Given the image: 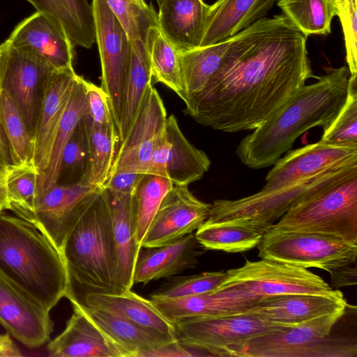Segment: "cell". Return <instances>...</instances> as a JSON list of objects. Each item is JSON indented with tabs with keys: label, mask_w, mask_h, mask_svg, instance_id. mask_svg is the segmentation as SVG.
Returning <instances> with one entry per match:
<instances>
[{
	"label": "cell",
	"mask_w": 357,
	"mask_h": 357,
	"mask_svg": "<svg viewBox=\"0 0 357 357\" xmlns=\"http://www.w3.org/2000/svg\"><path fill=\"white\" fill-rule=\"evenodd\" d=\"M307 38L284 15L230 37L224 63L185 113L224 132L255 129L313 77Z\"/></svg>",
	"instance_id": "1"
},
{
	"label": "cell",
	"mask_w": 357,
	"mask_h": 357,
	"mask_svg": "<svg viewBox=\"0 0 357 357\" xmlns=\"http://www.w3.org/2000/svg\"><path fill=\"white\" fill-rule=\"evenodd\" d=\"M350 76L347 66L329 69L314 83L301 86L236 149L243 164L252 169L273 165L309 129L327 128L342 107Z\"/></svg>",
	"instance_id": "2"
},
{
	"label": "cell",
	"mask_w": 357,
	"mask_h": 357,
	"mask_svg": "<svg viewBox=\"0 0 357 357\" xmlns=\"http://www.w3.org/2000/svg\"><path fill=\"white\" fill-rule=\"evenodd\" d=\"M0 275L50 310L71 288L61 252L32 223L2 209Z\"/></svg>",
	"instance_id": "3"
},
{
	"label": "cell",
	"mask_w": 357,
	"mask_h": 357,
	"mask_svg": "<svg viewBox=\"0 0 357 357\" xmlns=\"http://www.w3.org/2000/svg\"><path fill=\"white\" fill-rule=\"evenodd\" d=\"M61 253L71 283L91 291L117 293L112 220L102 188L92 196Z\"/></svg>",
	"instance_id": "4"
},
{
	"label": "cell",
	"mask_w": 357,
	"mask_h": 357,
	"mask_svg": "<svg viewBox=\"0 0 357 357\" xmlns=\"http://www.w3.org/2000/svg\"><path fill=\"white\" fill-rule=\"evenodd\" d=\"M354 173L357 158L277 189L234 200L217 199L205 222L241 225L264 234L291 208Z\"/></svg>",
	"instance_id": "5"
},
{
	"label": "cell",
	"mask_w": 357,
	"mask_h": 357,
	"mask_svg": "<svg viewBox=\"0 0 357 357\" xmlns=\"http://www.w3.org/2000/svg\"><path fill=\"white\" fill-rule=\"evenodd\" d=\"M272 228L320 234L357 245V173L293 207Z\"/></svg>",
	"instance_id": "6"
},
{
	"label": "cell",
	"mask_w": 357,
	"mask_h": 357,
	"mask_svg": "<svg viewBox=\"0 0 357 357\" xmlns=\"http://www.w3.org/2000/svg\"><path fill=\"white\" fill-rule=\"evenodd\" d=\"M346 311H339L296 326L271 331L249 340L234 354L238 357H353L356 344L329 340Z\"/></svg>",
	"instance_id": "7"
},
{
	"label": "cell",
	"mask_w": 357,
	"mask_h": 357,
	"mask_svg": "<svg viewBox=\"0 0 357 357\" xmlns=\"http://www.w3.org/2000/svg\"><path fill=\"white\" fill-rule=\"evenodd\" d=\"M261 259L317 268L329 273L355 263L357 245L320 234L288 231L271 228L257 245Z\"/></svg>",
	"instance_id": "8"
},
{
	"label": "cell",
	"mask_w": 357,
	"mask_h": 357,
	"mask_svg": "<svg viewBox=\"0 0 357 357\" xmlns=\"http://www.w3.org/2000/svg\"><path fill=\"white\" fill-rule=\"evenodd\" d=\"M240 289L264 298L294 294L343 296L305 268L265 259L246 260L242 266L226 271L225 279L215 289Z\"/></svg>",
	"instance_id": "9"
},
{
	"label": "cell",
	"mask_w": 357,
	"mask_h": 357,
	"mask_svg": "<svg viewBox=\"0 0 357 357\" xmlns=\"http://www.w3.org/2000/svg\"><path fill=\"white\" fill-rule=\"evenodd\" d=\"M178 341L213 356H234L251 339L286 328L250 312L183 319L174 323Z\"/></svg>",
	"instance_id": "10"
},
{
	"label": "cell",
	"mask_w": 357,
	"mask_h": 357,
	"mask_svg": "<svg viewBox=\"0 0 357 357\" xmlns=\"http://www.w3.org/2000/svg\"><path fill=\"white\" fill-rule=\"evenodd\" d=\"M96 42L98 47L101 88L106 93L116 130L119 126L123 91L131 58V41L105 0L91 3Z\"/></svg>",
	"instance_id": "11"
},
{
	"label": "cell",
	"mask_w": 357,
	"mask_h": 357,
	"mask_svg": "<svg viewBox=\"0 0 357 357\" xmlns=\"http://www.w3.org/2000/svg\"><path fill=\"white\" fill-rule=\"evenodd\" d=\"M55 70L33 52L0 44V84L11 97L33 136L40 105Z\"/></svg>",
	"instance_id": "12"
},
{
	"label": "cell",
	"mask_w": 357,
	"mask_h": 357,
	"mask_svg": "<svg viewBox=\"0 0 357 357\" xmlns=\"http://www.w3.org/2000/svg\"><path fill=\"white\" fill-rule=\"evenodd\" d=\"M167 118L162 100L151 84L126 135L117 146L109 176L119 172L145 174L163 137Z\"/></svg>",
	"instance_id": "13"
},
{
	"label": "cell",
	"mask_w": 357,
	"mask_h": 357,
	"mask_svg": "<svg viewBox=\"0 0 357 357\" xmlns=\"http://www.w3.org/2000/svg\"><path fill=\"white\" fill-rule=\"evenodd\" d=\"M100 188L56 183L38 195L31 222L61 252L90 199Z\"/></svg>",
	"instance_id": "14"
},
{
	"label": "cell",
	"mask_w": 357,
	"mask_h": 357,
	"mask_svg": "<svg viewBox=\"0 0 357 357\" xmlns=\"http://www.w3.org/2000/svg\"><path fill=\"white\" fill-rule=\"evenodd\" d=\"M211 204L204 203L188 185H173L162 200L141 247H158L199 229L208 217Z\"/></svg>",
	"instance_id": "15"
},
{
	"label": "cell",
	"mask_w": 357,
	"mask_h": 357,
	"mask_svg": "<svg viewBox=\"0 0 357 357\" xmlns=\"http://www.w3.org/2000/svg\"><path fill=\"white\" fill-rule=\"evenodd\" d=\"M211 161L204 151L184 136L174 115L167 118L165 133L155 149L147 174L169 179L174 185H188L201 179Z\"/></svg>",
	"instance_id": "16"
},
{
	"label": "cell",
	"mask_w": 357,
	"mask_h": 357,
	"mask_svg": "<svg viewBox=\"0 0 357 357\" xmlns=\"http://www.w3.org/2000/svg\"><path fill=\"white\" fill-rule=\"evenodd\" d=\"M50 311L0 275V324L20 342L38 348L50 340Z\"/></svg>",
	"instance_id": "17"
},
{
	"label": "cell",
	"mask_w": 357,
	"mask_h": 357,
	"mask_svg": "<svg viewBox=\"0 0 357 357\" xmlns=\"http://www.w3.org/2000/svg\"><path fill=\"white\" fill-rule=\"evenodd\" d=\"M357 158V148L321 141L289 151L274 163L261 190L268 191L314 176L330 167Z\"/></svg>",
	"instance_id": "18"
},
{
	"label": "cell",
	"mask_w": 357,
	"mask_h": 357,
	"mask_svg": "<svg viewBox=\"0 0 357 357\" xmlns=\"http://www.w3.org/2000/svg\"><path fill=\"white\" fill-rule=\"evenodd\" d=\"M4 42L33 52L54 70L73 68L74 45L61 27L39 12L22 20Z\"/></svg>",
	"instance_id": "19"
},
{
	"label": "cell",
	"mask_w": 357,
	"mask_h": 357,
	"mask_svg": "<svg viewBox=\"0 0 357 357\" xmlns=\"http://www.w3.org/2000/svg\"><path fill=\"white\" fill-rule=\"evenodd\" d=\"M77 76L73 68L55 70L47 84L33 133V163L39 179L48 166L56 132Z\"/></svg>",
	"instance_id": "20"
},
{
	"label": "cell",
	"mask_w": 357,
	"mask_h": 357,
	"mask_svg": "<svg viewBox=\"0 0 357 357\" xmlns=\"http://www.w3.org/2000/svg\"><path fill=\"white\" fill-rule=\"evenodd\" d=\"M264 297L236 289L212 291L166 301H151L172 323L183 319H202L246 312Z\"/></svg>",
	"instance_id": "21"
},
{
	"label": "cell",
	"mask_w": 357,
	"mask_h": 357,
	"mask_svg": "<svg viewBox=\"0 0 357 357\" xmlns=\"http://www.w3.org/2000/svg\"><path fill=\"white\" fill-rule=\"evenodd\" d=\"M64 331L47 347L52 357H130L128 351L111 339L78 306Z\"/></svg>",
	"instance_id": "22"
},
{
	"label": "cell",
	"mask_w": 357,
	"mask_h": 357,
	"mask_svg": "<svg viewBox=\"0 0 357 357\" xmlns=\"http://www.w3.org/2000/svg\"><path fill=\"white\" fill-rule=\"evenodd\" d=\"M344 296L294 294L264 298L248 312L272 324L291 327L339 311H346Z\"/></svg>",
	"instance_id": "23"
},
{
	"label": "cell",
	"mask_w": 357,
	"mask_h": 357,
	"mask_svg": "<svg viewBox=\"0 0 357 357\" xmlns=\"http://www.w3.org/2000/svg\"><path fill=\"white\" fill-rule=\"evenodd\" d=\"M204 250L192 233L164 245L141 247L135 264L133 283L146 284L194 268L198 264L197 257Z\"/></svg>",
	"instance_id": "24"
},
{
	"label": "cell",
	"mask_w": 357,
	"mask_h": 357,
	"mask_svg": "<svg viewBox=\"0 0 357 357\" xmlns=\"http://www.w3.org/2000/svg\"><path fill=\"white\" fill-rule=\"evenodd\" d=\"M102 192L112 220L116 265V287L119 294L130 290L134 284V268L141 247L136 238L132 195L106 188H102Z\"/></svg>",
	"instance_id": "25"
},
{
	"label": "cell",
	"mask_w": 357,
	"mask_h": 357,
	"mask_svg": "<svg viewBox=\"0 0 357 357\" xmlns=\"http://www.w3.org/2000/svg\"><path fill=\"white\" fill-rule=\"evenodd\" d=\"M275 0H217L209 5L199 47L230 38L265 17Z\"/></svg>",
	"instance_id": "26"
},
{
	"label": "cell",
	"mask_w": 357,
	"mask_h": 357,
	"mask_svg": "<svg viewBox=\"0 0 357 357\" xmlns=\"http://www.w3.org/2000/svg\"><path fill=\"white\" fill-rule=\"evenodd\" d=\"M158 27L178 50L199 46L209 5L203 0H162Z\"/></svg>",
	"instance_id": "27"
},
{
	"label": "cell",
	"mask_w": 357,
	"mask_h": 357,
	"mask_svg": "<svg viewBox=\"0 0 357 357\" xmlns=\"http://www.w3.org/2000/svg\"><path fill=\"white\" fill-rule=\"evenodd\" d=\"M111 339L125 349L130 357H141L146 351L154 349L177 339L155 330L139 326L109 312L89 306L74 295L67 297Z\"/></svg>",
	"instance_id": "28"
},
{
	"label": "cell",
	"mask_w": 357,
	"mask_h": 357,
	"mask_svg": "<svg viewBox=\"0 0 357 357\" xmlns=\"http://www.w3.org/2000/svg\"><path fill=\"white\" fill-rule=\"evenodd\" d=\"M86 305L97 307L139 326L176 337L173 323L166 319L150 300L128 290L122 293L88 292L84 297Z\"/></svg>",
	"instance_id": "29"
},
{
	"label": "cell",
	"mask_w": 357,
	"mask_h": 357,
	"mask_svg": "<svg viewBox=\"0 0 357 357\" xmlns=\"http://www.w3.org/2000/svg\"><path fill=\"white\" fill-rule=\"evenodd\" d=\"M61 27L72 44L90 49L96 42L91 3L88 0H25Z\"/></svg>",
	"instance_id": "30"
},
{
	"label": "cell",
	"mask_w": 357,
	"mask_h": 357,
	"mask_svg": "<svg viewBox=\"0 0 357 357\" xmlns=\"http://www.w3.org/2000/svg\"><path fill=\"white\" fill-rule=\"evenodd\" d=\"M230 38L215 44L178 50V60L185 106L202 91L225 62Z\"/></svg>",
	"instance_id": "31"
},
{
	"label": "cell",
	"mask_w": 357,
	"mask_h": 357,
	"mask_svg": "<svg viewBox=\"0 0 357 357\" xmlns=\"http://www.w3.org/2000/svg\"><path fill=\"white\" fill-rule=\"evenodd\" d=\"M130 41L131 58L123 91L117 130L118 144L123 141L132 125L145 91L152 80L151 66L144 42L139 39Z\"/></svg>",
	"instance_id": "32"
},
{
	"label": "cell",
	"mask_w": 357,
	"mask_h": 357,
	"mask_svg": "<svg viewBox=\"0 0 357 357\" xmlns=\"http://www.w3.org/2000/svg\"><path fill=\"white\" fill-rule=\"evenodd\" d=\"M83 120L87 129L89 151L86 169L79 183L102 188L109 176L116 154L118 132L114 123H93L88 112Z\"/></svg>",
	"instance_id": "33"
},
{
	"label": "cell",
	"mask_w": 357,
	"mask_h": 357,
	"mask_svg": "<svg viewBox=\"0 0 357 357\" xmlns=\"http://www.w3.org/2000/svg\"><path fill=\"white\" fill-rule=\"evenodd\" d=\"M84 80L78 75L73 84L56 132L48 166L39 179V193L56 184L63 150L77 125L88 112Z\"/></svg>",
	"instance_id": "34"
},
{
	"label": "cell",
	"mask_w": 357,
	"mask_h": 357,
	"mask_svg": "<svg viewBox=\"0 0 357 357\" xmlns=\"http://www.w3.org/2000/svg\"><path fill=\"white\" fill-rule=\"evenodd\" d=\"M152 79L166 85L184 100L178 49L160 31L158 26L151 27L144 41Z\"/></svg>",
	"instance_id": "35"
},
{
	"label": "cell",
	"mask_w": 357,
	"mask_h": 357,
	"mask_svg": "<svg viewBox=\"0 0 357 357\" xmlns=\"http://www.w3.org/2000/svg\"><path fill=\"white\" fill-rule=\"evenodd\" d=\"M278 6L307 38L331 33L332 20L338 15L332 0H279Z\"/></svg>",
	"instance_id": "36"
},
{
	"label": "cell",
	"mask_w": 357,
	"mask_h": 357,
	"mask_svg": "<svg viewBox=\"0 0 357 357\" xmlns=\"http://www.w3.org/2000/svg\"><path fill=\"white\" fill-rule=\"evenodd\" d=\"M1 120L10 162L33 165V136L14 101L2 89Z\"/></svg>",
	"instance_id": "37"
},
{
	"label": "cell",
	"mask_w": 357,
	"mask_h": 357,
	"mask_svg": "<svg viewBox=\"0 0 357 357\" xmlns=\"http://www.w3.org/2000/svg\"><path fill=\"white\" fill-rule=\"evenodd\" d=\"M204 250L243 252L258 245L263 234L252 229L232 224L206 223L195 234Z\"/></svg>",
	"instance_id": "38"
},
{
	"label": "cell",
	"mask_w": 357,
	"mask_h": 357,
	"mask_svg": "<svg viewBox=\"0 0 357 357\" xmlns=\"http://www.w3.org/2000/svg\"><path fill=\"white\" fill-rule=\"evenodd\" d=\"M10 210L31 222L39 193V173L33 164L10 163L6 179Z\"/></svg>",
	"instance_id": "39"
},
{
	"label": "cell",
	"mask_w": 357,
	"mask_h": 357,
	"mask_svg": "<svg viewBox=\"0 0 357 357\" xmlns=\"http://www.w3.org/2000/svg\"><path fill=\"white\" fill-rule=\"evenodd\" d=\"M173 185L167 178L145 173L132 196L136 238L140 247L162 200Z\"/></svg>",
	"instance_id": "40"
},
{
	"label": "cell",
	"mask_w": 357,
	"mask_h": 357,
	"mask_svg": "<svg viewBox=\"0 0 357 357\" xmlns=\"http://www.w3.org/2000/svg\"><path fill=\"white\" fill-rule=\"evenodd\" d=\"M320 141L357 148V76H349L345 102L332 123L324 129Z\"/></svg>",
	"instance_id": "41"
},
{
	"label": "cell",
	"mask_w": 357,
	"mask_h": 357,
	"mask_svg": "<svg viewBox=\"0 0 357 357\" xmlns=\"http://www.w3.org/2000/svg\"><path fill=\"white\" fill-rule=\"evenodd\" d=\"M89 151L88 132L82 117L63 150L56 183H79L86 169Z\"/></svg>",
	"instance_id": "42"
},
{
	"label": "cell",
	"mask_w": 357,
	"mask_h": 357,
	"mask_svg": "<svg viewBox=\"0 0 357 357\" xmlns=\"http://www.w3.org/2000/svg\"><path fill=\"white\" fill-rule=\"evenodd\" d=\"M130 40L145 41L149 29L158 26V13L145 0H105Z\"/></svg>",
	"instance_id": "43"
},
{
	"label": "cell",
	"mask_w": 357,
	"mask_h": 357,
	"mask_svg": "<svg viewBox=\"0 0 357 357\" xmlns=\"http://www.w3.org/2000/svg\"><path fill=\"white\" fill-rule=\"evenodd\" d=\"M226 278V272H204L197 275L174 278L162 284L150 296L151 301L182 298L212 291Z\"/></svg>",
	"instance_id": "44"
},
{
	"label": "cell",
	"mask_w": 357,
	"mask_h": 357,
	"mask_svg": "<svg viewBox=\"0 0 357 357\" xmlns=\"http://www.w3.org/2000/svg\"><path fill=\"white\" fill-rule=\"evenodd\" d=\"M342 24L346 59L351 76H357V0H332Z\"/></svg>",
	"instance_id": "45"
},
{
	"label": "cell",
	"mask_w": 357,
	"mask_h": 357,
	"mask_svg": "<svg viewBox=\"0 0 357 357\" xmlns=\"http://www.w3.org/2000/svg\"><path fill=\"white\" fill-rule=\"evenodd\" d=\"M84 86L88 114L92 122L98 125L114 124L106 93L101 87L86 80Z\"/></svg>",
	"instance_id": "46"
},
{
	"label": "cell",
	"mask_w": 357,
	"mask_h": 357,
	"mask_svg": "<svg viewBox=\"0 0 357 357\" xmlns=\"http://www.w3.org/2000/svg\"><path fill=\"white\" fill-rule=\"evenodd\" d=\"M144 174L137 172H119L109 176L102 188L133 195Z\"/></svg>",
	"instance_id": "47"
},
{
	"label": "cell",
	"mask_w": 357,
	"mask_h": 357,
	"mask_svg": "<svg viewBox=\"0 0 357 357\" xmlns=\"http://www.w3.org/2000/svg\"><path fill=\"white\" fill-rule=\"evenodd\" d=\"M202 351L188 347L177 340L146 351L141 357H182L202 356Z\"/></svg>",
	"instance_id": "48"
},
{
	"label": "cell",
	"mask_w": 357,
	"mask_h": 357,
	"mask_svg": "<svg viewBox=\"0 0 357 357\" xmlns=\"http://www.w3.org/2000/svg\"><path fill=\"white\" fill-rule=\"evenodd\" d=\"M350 265L337 268L330 273L331 283L336 289L356 284V268Z\"/></svg>",
	"instance_id": "49"
},
{
	"label": "cell",
	"mask_w": 357,
	"mask_h": 357,
	"mask_svg": "<svg viewBox=\"0 0 357 357\" xmlns=\"http://www.w3.org/2000/svg\"><path fill=\"white\" fill-rule=\"evenodd\" d=\"M10 163L9 157L0 151V209L2 210H10L7 196L6 179L8 167Z\"/></svg>",
	"instance_id": "50"
},
{
	"label": "cell",
	"mask_w": 357,
	"mask_h": 357,
	"mask_svg": "<svg viewBox=\"0 0 357 357\" xmlns=\"http://www.w3.org/2000/svg\"><path fill=\"white\" fill-rule=\"evenodd\" d=\"M22 354L8 334L0 333V357H18Z\"/></svg>",
	"instance_id": "51"
},
{
	"label": "cell",
	"mask_w": 357,
	"mask_h": 357,
	"mask_svg": "<svg viewBox=\"0 0 357 357\" xmlns=\"http://www.w3.org/2000/svg\"><path fill=\"white\" fill-rule=\"evenodd\" d=\"M162 0H155V1L157 2V3L159 5L160 3Z\"/></svg>",
	"instance_id": "52"
}]
</instances>
